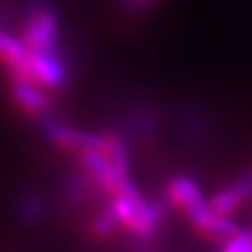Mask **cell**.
I'll use <instances>...</instances> for the list:
<instances>
[{"label": "cell", "instance_id": "cell-1", "mask_svg": "<svg viewBox=\"0 0 252 252\" xmlns=\"http://www.w3.org/2000/svg\"><path fill=\"white\" fill-rule=\"evenodd\" d=\"M170 202L189 217L192 226L207 237L230 239L239 232V228L228 215H220L211 207L209 200L204 198L198 185L189 178H174L168 185Z\"/></svg>", "mask_w": 252, "mask_h": 252}, {"label": "cell", "instance_id": "cell-2", "mask_svg": "<svg viewBox=\"0 0 252 252\" xmlns=\"http://www.w3.org/2000/svg\"><path fill=\"white\" fill-rule=\"evenodd\" d=\"M110 211L118 224L126 226L135 235H152L161 220V209L148 202L131 181L120 192L112 194Z\"/></svg>", "mask_w": 252, "mask_h": 252}, {"label": "cell", "instance_id": "cell-9", "mask_svg": "<svg viewBox=\"0 0 252 252\" xmlns=\"http://www.w3.org/2000/svg\"><path fill=\"white\" fill-rule=\"evenodd\" d=\"M27 54L28 49L19 34L9 32L8 28H0V63L6 69L17 67Z\"/></svg>", "mask_w": 252, "mask_h": 252}, {"label": "cell", "instance_id": "cell-10", "mask_svg": "<svg viewBox=\"0 0 252 252\" xmlns=\"http://www.w3.org/2000/svg\"><path fill=\"white\" fill-rule=\"evenodd\" d=\"M99 152L107 157L108 162L116 170L127 176V150L120 136L114 135V133H105L103 135V146H101Z\"/></svg>", "mask_w": 252, "mask_h": 252}, {"label": "cell", "instance_id": "cell-13", "mask_svg": "<svg viewBox=\"0 0 252 252\" xmlns=\"http://www.w3.org/2000/svg\"><path fill=\"white\" fill-rule=\"evenodd\" d=\"M116 224H118L116 217H114V213H112L110 207H108L107 211H103V213L92 222V232H94L95 235H99V237H103V235L110 234Z\"/></svg>", "mask_w": 252, "mask_h": 252}, {"label": "cell", "instance_id": "cell-7", "mask_svg": "<svg viewBox=\"0 0 252 252\" xmlns=\"http://www.w3.org/2000/svg\"><path fill=\"white\" fill-rule=\"evenodd\" d=\"M9 79V95L15 101L25 114L30 116H41L49 110V97L45 94V88L32 81H27L23 77H11Z\"/></svg>", "mask_w": 252, "mask_h": 252}, {"label": "cell", "instance_id": "cell-8", "mask_svg": "<svg viewBox=\"0 0 252 252\" xmlns=\"http://www.w3.org/2000/svg\"><path fill=\"white\" fill-rule=\"evenodd\" d=\"M252 196V172L247 174L243 178H239L234 181L232 185H228L224 189L217 190L211 196L209 204L220 215H228L234 213L237 207L243 204L245 200H249Z\"/></svg>", "mask_w": 252, "mask_h": 252}, {"label": "cell", "instance_id": "cell-3", "mask_svg": "<svg viewBox=\"0 0 252 252\" xmlns=\"http://www.w3.org/2000/svg\"><path fill=\"white\" fill-rule=\"evenodd\" d=\"M19 36L28 51L60 49L62 21L53 4L21 8Z\"/></svg>", "mask_w": 252, "mask_h": 252}, {"label": "cell", "instance_id": "cell-11", "mask_svg": "<svg viewBox=\"0 0 252 252\" xmlns=\"http://www.w3.org/2000/svg\"><path fill=\"white\" fill-rule=\"evenodd\" d=\"M159 0H118L120 11L131 21H138L155 9Z\"/></svg>", "mask_w": 252, "mask_h": 252}, {"label": "cell", "instance_id": "cell-6", "mask_svg": "<svg viewBox=\"0 0 252 252\" xmlns=\"http://www.w3.org/2000/svg\"><path fill=\"white\" fill-rule=\"evenodd\" d=\"M79 153H81V161L86 166L88 174L108 194H116L129 183L126 174L116 170L99 150H82Z\"/></svg>", "mask_w": 252, "mask_h": 252}, {"label": "cell", "instance_id": "cell-12", "mask_svg": "<svg viewBox=\"0 0 252 252\" xmlns=\"http://www.w3.org/2000/svg\"><path fill=\"white\" fill-rule=\"evenodd\" d=\"M220 252H252V232H237L226 239L224 249Z\"/></svg>", "mask_w": 252, "mask_h": 252}, {"label": "cell", "instance_id": "cell-5", "mask_svg": "<svg viewBox=\"0 0 252 252\" xmlns=\"http://www.w3.org/2000/svg\"><path fill=\"white\" fill-rule=\"evenodd\" d=\"M45 133L54 144L65 150L82 152V150H101L103 146V135L82 131L73 126L62 124L58 120H47Z\"/></svg>", "mask_w": 252, "mask_h": 252}, {"label": "cell", "instance_id": "cell-4", "mask_svg": "<svg viewBox=\"0 0 252 252\" xmlns=\"http://www.w3.org/2000/svg\"><path fill=\"white\" fill-rule=\"evenodd\" d=\"M8 75L36 82L45 90H56L67 82V65L60 49L28 51L25 60L17 67L8 69Z\"/></svg>", "mask_w": 252, "mask_h": 252}]
</instances>
